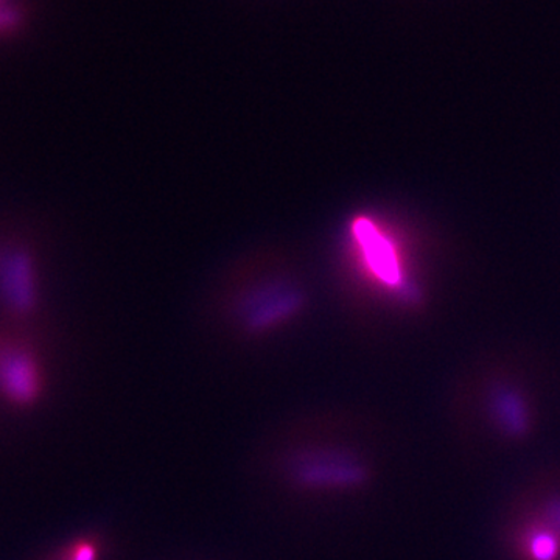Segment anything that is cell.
Instances as JSON below:
<instances>
[{"label":"cell","mask_w":560,"mask_h":560,"mask_svg":"<svg viewBox=\"0 0 560 560\" xmlns=\"http://www.w3.org/2000/svg\"><path fill=\"white\" fill-rule=\"evenodd\" d=\"M25 18V0H0V40L16 36L24 27Z\"/></svg>","instance_id":"obj_7"},{"label":"cell","mask_w":560,"mask_h":560,"mask_svg":"<svg viewBox=\"0 0 560 560\" xmlns=\"http://www.w3.org/2000/svg\"><path fill=\"white\" fill-rule=\"evenodd\" d=\"M49 385L43 327L0 324V410L11 415L35 411Z\"/></svg>","instance_id":"obj_2"},{"label":"cell","mask_w":560,"mask_h":560,"mask_svg":"<svg viewBox=\"0 0 560 560\" xmlns=\"http://www.w3.org/2000/svg\"><path fill=\"white\" fill-rule=\"evenodd\" d=\"M102 552L98 537L83 536L70 540L47 560H102Z\"/></svg>","instance_id":"obj_6"},{"label":"cell","mask_w":560,"mask_h":560,"mask_svg":"<svg viewBox=\"0 0 560 560\" xmlns=\"http://www.w3.org/2000/svg\"><path fill=\"white\" fill-rule=\"evenodd\" d=\"M44 261L35 228L21 213L0 212V324L43 327Z\"/></svg>","instance_id":"obj_1"},{"label":"cell","mask_w":560,"mask_h":560,"mask_svg":"<svg viewBox=\"0 0 560 560\" xmlns=\"http://www.w3.org/2000/svg\"><path fill=\"white\" fill-rule=\"evenodd\" d=\"M353 246H355L357 257L363 265V270L372 280L381 283L383 289H399L400 264L397 261V253L394 249L393 242L383 237L371 221L360 219L352 224Z\"/></svg>","instance_id":"obj_4"},{"label":"cell","mask_w":560,"mask_h":560,"mask_svg":"<svg viewBox=\"0 0 560 560\" xmlns=\"http://www.w3.org/2000/svg\"><path fill=\"white\" fill-rule=\"evenodd\" d=\"M300 300L293 290L287 287H270L254 294L245 307L246 323L250 329L264 330L275 326L280 319H285L291 312L296 311Z\"/></svg>","instance_id":"obj_5"},{"label":"cell","mask_w":560,"mask_h":560,"mask_svg":"<svg viewBox=\"0 0 560 560\" xmlns=\"http://www.w3.org/2000/svg\"><path fill=\"white\" fill-rule=\"evenodd\" d=\"M285 475L291 486L304 492L330 493L360 485L364 470L359 460L341 448L312 445L291 453Z\"/></svg>","instance_id":"obj_3"}]
</instances>
